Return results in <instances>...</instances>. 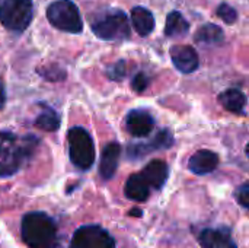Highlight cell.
<instances>
[{
    "mask_svg": "<svg viewBox=\"0 0 249 248\" xmlns=\"http://www.w3.org/2000/svg\"><path fill=\"white\" fill-rule=\"evenodd\" d=\"M219 102L222 104V107L233 114L238 115H247V95L241 91V89H226L219 95Z\"/></svg>",
    "mask_w": 249,
    "mask_h": 248,
    "instance_id": "cell-15",
    "label": "cell"
},
{
    "mask_svg": "<svg viewBox=\"0 0 249 248\" xmlns=\"http://www.w3.org/2000/svg\"><path fill=\"white\" fill-rule=\"evenodd\" d=\"M198 241L203 248H238L231 229L226 227L203 229L198 235Z\"/></svg>",
    "mask_w": 249,
    "mask_h": 248,
    "instance_id": "cell-11",
    "label": "cell"
},
{
    "mask_svg": "<svg viewBox=\"0 0 249 248\" xmlns=\"http://www.w3.org/2000/svg\"><path fill=\"white\" fill-rule=\"evenodd\" d=\"M20 235L29 248H58L55 221L44 212H29L22 218Z\"/></svg>",
    "mask_w": 249,
    "mask_h": 248,
    "instance_id": "cell-2",
    "label": "cell"
},
{
    "mask_svg": "<svg viewBox=\"0 0 249 248\" xmlns=\"http://www.w3.org/2000/svg\"><path fill=\"white\" fill-rule=\"evenodd\" d=\"M127 75V63L125 60H118L115 63H112L108 69H107V76L114 80V82H121Z\"/></svg>",
    "mask_w": 249,
    "mask_h": 248,
    "instance_id": "cell-23",
    "label": "cell"
},
{
    "mask_svg": "<svg viewBox=\"0 0 249 248\" xmlns=\"http://www.w3.org/2000/svg\"><path fill=\"white\" fill-rule=\"evenodd\" d=\"M150 83V77L144 73V72H139L134 75V77L131 79V88L133 91H136L137 94H142L147 89Z\"/></svg>",
    "mask_w": 249,
    "mask_h": 248,
    "instance_id": "cell-24",
    "label": "cell"
},
{
    "mask_svg": "<svg viewBox=\"0 0 249 248\" xmlns=\"http://www.w3.org/2000/svg\"><path fill=\"white\" fill-rule=\"evenodd\" d=\"M219 167V155L209 149L197 151L188 161V168L196 175H206Z\"/></svg>",
    "mask_w": 249,
    "mask_h": 248,
    "instance_id": "cell-12",
    "label": "cell"
},
{
    "mask_svg": "<svg viewBox=\"0 0 249 248\" xmlns=\"http://www.w3.org/2000/svg\"><path fill=\"white\" fill-rule=\"evenodd\" d=\"M190 32V23L184 18V15L178 10H172L166 18L165 25V35L169 38L184 37Z\"/></svg>",
    "mask_w": 249,
    "mask_h": 248,
    "instance_id": "cell-19",
    "label": "cell"
},
{
    "mask_svg": "<svg viewBox=\"0 0 249 248\" xmlns=\"http://www.w3.org/2000/svg\"><path fill=\"white\" fill-rule=\"evenodd\" d=\"M48 22L69 34H80L83 31V19L79 7L71 0H55L47 7Z\"/></svg>",
    "mask_w": 249,
    "mask_h": 248,
    "instance_id": "cell-5",
    "label": "cell"
},
{
    "mask_svg": "<svg viewBox=\"0 0 249 248\" xmlns=\"http://www.w3.org/2000/svg\"><path fill=\"white\" fill-rule=\"evenodd\" d=\"M236 200L239 202V205L244 208V209H248L249 208V184L248 183H244L242 186L238 187L236 190Z\"/></svg>",
    "mask_w": 249,
    "mask_h": 248,
    "instance_id": "cell-25",
    "label": "cell"
},
{
    "mask_svg": "<svg viewBox=\"0 0 249 248\" xmlns=\"http://www.w3.org/2000/svg\"><path fill=\"white\" fill-rule=\"evenodd\" d=\"M216 15H217L225 23H228V25H233V23L238 20V12H236V9L232 7V6H231L229 3H226V1H223V3H220V4L217 6Z\"/></svg>",
    "mask_w": 249,
    "mask_h": 248,
    "instance_id": "cell-22",
    "label": "cell"
},
{
    "mask_svg": "<svg viewBox=\"0 0 249 248\" xmlns=\"http://www.w3.org/2000/svg\"><path fill=\"white\" fill-rule=\"evenodd\" d=\"M131 25L140 37H147L155 29V16L147 7L136 6L131 9Z\"/></svg>",
    "mask_w": 249,
    "mask_h": 248,
    "instance_id": "cell-16",
    "label": "cell"
},
{
    "mask_svg": "<svg viewBox=\"0 0 249 248\" xmlns=\"http://www.w3.org/2000/svg\"><path fill=\"white\" fill-rule=\"evenodd\" d=\"M35 134L18 136L12 132H0V178L16 174L39 146Z\"/></svg>",
    "mask_w": 249,
    "mask_h": 248,
    "instance_id": "cell-1",
    "label": "cell"
},
{
    "mask_svg": "<svg viewBox=\"0 0 249 248\" xmlns=\"http://www.w3.org/2000/svg\"><path fill=\"white\" fill-rule=\"evenodd\" d=\"M35 127L44 130V132H57L61 126V118L60 114L51 108V107H44L41 114L35 118Z\"/></svg>",
    "mask_w": 249,
    "mask_h": 248,
    "instance_id": "cell-20",
    "label": "cell"
},
{
    "mask_svg": "<svg viewBox=\"0 0 249 248\" xmlns=\"http://www.w3.org/2000/svg\"><path fill=\"white\" fill-rule=\"evenodd\" d=\"M70 248H117L112 235L99 225H83L71 237Z\"/></svg>",
    "mask_w": 249,
    "mask_h": 248,
    "instance_id": "cell-7",
    "label": "cell"
},
{
    "mask_svg": "<svg viewBox=\"0 0 249 248\" xmlns=\"http://www.w3.org/2000/svg\"><path fill=\"white\" fill-rule=\"evenodd\" d=\"M142 177L146 180L150 189L160 190L169 175V167L165 161L162 159H153L150 161L143 170H142Z\"/></svg>",
    "mask_w": 249,
    "mask_h": 248,
    "instance_id": "cell-14",
    "label": "cell"
},
{
    "mask_svg": "<svg viewBox=\"0 0 249 248\" xmlns=\"http://www.w3.org/2000/svg\"><path fill=\"white\" fill-rule=\"evenodd\" d=\"M124 194L128 200L133 202H146L150 196V187L146 183V180L142 177V174H133L128 177L125 187H124Z\"/></svg>",
    "mask_w": 249,
    "mask_h": 248,
    "instance_id": "cell-17",
    "label": "cell"
},
{
    "mask_svg": "<svg viewBox=\"0 0 249 248\" xmlns=\"http://www.w3.org/2000/svg\"><path fill=\"white\" fill-rule=\"evenodd\" d=\"M4 105H6V89H4V85L0 80V110H3Z\"/></svg>",
    "mask_w": 249,
    "mask_h": 248,
    "instance_id": "cell-26",
    "label": "cell"
},
{
    "mask_svg": "<svg viewBox=\"0 0 249 248\" xmlns=\"http://www.w3.org/2000/svg\"><path fill=\"white\" fill-rule=\"evenodd\" d=\"M194 39L204 45H219L225 41V32L214 23H204L196 31Z\"/></svg>",
    "mask_w": 249,
    "mask_h": 248,
    "instance_id": "cell-18",
    "label": "cell"
},
{
    "mask_svg": "<svg viewBox=\"0 0 249 248\" xmlns=\"http://www.w3.org/2000/svg\"><path fill=\"white\" fill-rule=\"evenodd\" d=\"M34 18L32 0H3L0 3V23L16 34H22Z\"/></svg>",
    "mask_w": 249,
    "mask_h": 248,
    "instance_id": "cell-6",
    "label": "cell"
},
{
    "mask_svg": "<svg viewBox=\"0 0 249 248\" xmlns=\"http://www.w3.org/2000/svg\"><path fill=\"white\" fill-rule=\"evenodd\" d=\"M174 146V134L169 129H162L150 142L133 143L127 146V158L139 161L155 151H166Z\"/></svg>",
    "mask_w": 249,
    "mask_h": 248,
    "instance_id": "cell-8",
    "label": "cell"
},
{
    "mask_svg": "<svg viewBox=\"0 0 249 248\" xmlns=\"http://www.w3.org/2000/svg\"><path fill=\"white\" fill-rule=\"evenodd\" d=\"M90 29L104 41L127 39L131 34L128 18L121 9H109L99 13L90 22Z\"/></svg>",
    "mask_w": 249,
    "mask_h": 248,
    "instance_id": "cell-3",
    "label": "cell"
},
{
    "mask_svg": "<svg viewBox=\"0 0 249 248\" xmlns=\"http://www.w3.org/2000/svg\"><path fill=\"white\" fill-rule=\"evenodd\" d=\"M67 142H69V156L71 164L80 170L88 171L95 164L96 152H95V143L89 132L80 126L71 127L67 133Z\"/></svg>",
    "mask_w": 249,
    "mask_h": 248,
    "instance_id": "cell-4",
    "label": "cell"
},
{
    "mask_svg": "<svg viewBox=\"0 0 249 248\" xmlns=\"http://www.w3.org/2000/svg\"><path fill=\"white\" fill-rule=\"evenodd\" d=\"M36 73L44 77L45 80L48 82H61L66 79V70L58 67L57 64H50L47 67H38L36 69Z\"/></svg>",
    "mask_w": 249,
    "mask_h": 248,
    "instance_id": "cell-21",
    "label": "cell"
},
{
    "mask_svg": "<svg viewBox=\"0 0 249 248\" xmlns=\"http://www.w3.org/2000/svg\"><path fill=\"white\" fill-rule=\"evenodd\" d=\"M130 215H131V216H137V218H140V216L143 215V212H142V210H139V209H133V210L130 212Z\"/></svg>",
    "mask_w": 249,
    "mask_h": 248,
    "instance_id": "cell-27",
    "label": "cell"
},
{
    "mask_svg": "<svg viewBox=\"0 0 249 248\" xmlns=\"http://www.w3.org/2000/svg\"><path fill=\"white\" fill-rule=\"evenodd\" d=\"M125 129L134 137H146L155 129V118L143 108L131 110L125 117Z\"/></svg>",
    "mask_w": 249,
    "mask_h": 248,
    "instance_id": "cell-9",
    "label": "cell"
},
{
    "mask_svg": "<svg viewBox=\"0 0 249 248\" xmlns=\"http://www.w3.org/2000/svg\"><path fill=\"white\" fill-rule=\"evenodd\" d=\"M169 54L175 69L181 73L188 75L198 69V54L191 45H172Z\"/></svg>",
    "mask_w": 249,
    "mask_h": 248,
    "instance_id": "cell-10",
    "label": "cell"
},
{
    "mask_svg": "<svg viewBox=\"0 0 249 248\" xmlns=\"http://www.w3.org/2000/svg\"><path fill=\"white\" fill-rule=\"evenodd\" d=\"M121 156V146L117 142L108 143L101 153V161H99V174L104 180H111L118 168Z\"/></svg>",
    "mask_w": 249,
    "mask_h": 248,
    "instance_id": "cell-13",
    "label": "cell"
}]
</instances>
